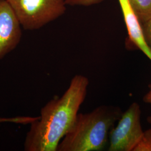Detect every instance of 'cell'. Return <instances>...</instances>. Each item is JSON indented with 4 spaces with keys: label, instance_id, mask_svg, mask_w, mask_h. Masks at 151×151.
Listing matches in <instances>:
<instances>
[{
    "label": "cell",
    "instance_id": "6da1fadb",
    "mask_svg": "<svg viewBox=\"0 0 151 151\" xmlns=\"http://www.w3.org/2000/svg\"><path fill=\"white\" fill-rule=\"evenodd\" d=\"M89 81L77 75L61 97L50 100L32 122L24 142L26 151H57L60 142L74 124L87 93Z\"/></svg>",
    "mask_w": 151,
    "mask_h": 151
},
{
    "label": "cell",
    "instance_id": "7a4b0ae2",
    "mask_svg": "<svg viewBox=\"0 0 151 151\" xmlns=\"http://www.w3.org/2000/svg\"><path fill=\"white\" fill-rule=\"evenodd\" d=\"M123 112L113 106L101 105L87 113H78L70 130L60 142L57 151H101Z\"/></svg>",
    "mask_w": 151,
    "mask_h": 151
},
{
    "label": "cell",
    "instance_id": "3957f363",
    "mask_svg": "<svg viewBox=\"0 0 151 151\" xmlns=\"http://www.w3.org/2000/svg\"><path fill=\"white\" fill-rule=\"evenodd\" d=\"M27 30L43 27L63 15L66 10L64 0H6Z\"/></svg>",
    "mask_w": 151,
    "mask_h": 151
},
{
    "label": "cell",
    "instance_id": "277c9868",
    "mask_svg": "<svg viewBox=\"0 0 151 151\" xmlns=\"http://www.w3.org/2000/svg\"><path fill=\"white\" fill-rule=\"evenodd\" d=\"M141 113L140 105L136 102L123 113L118 124L110 132L108 151H134L144 132Z\"/></svg>",
    "mask_w": 151,
    "mask_h": 151
},
{
    "label": "cell",
    "instance_id": "5b68a950",
    "mask_svg": "<svg viewBox=\"0 0 151 151\" xmlns=\"http://www.w3.org/2000/svg\"><path fill=\"white\" fill-rule=\"evenodd\" d=\"M22 25L6 0H0V60L16 48L22 37Z\"/></svg>",
    "mask_w": 151,
    "mask_h": 151
},
{
    "label": "cell",
    "instance_id": "8992f818",
    "mask_svg": "<svg viewBox=\"0 0 151 151\" xmlns=\"http://www.w3.org/2000/svg\"><path fill=\"white\" fill-rule=\"evenodd\" d=\"M118 1L128 32L127 46L130 48L142 51L151 61V49L146 43L141 23L130 5L129 0Z\"/></svg>",
    "mask_w": 151,
    "mask_h": 151
},
{
    "label": "cell",
    "instance_id": "52a82bcc",
    "mask_svg": "<svg viewBox=\"0 0 151 151\" xmlns=\"http://www.w3.org/2000/svg\"><path fill=\"white\" fill-rule=\"evenodd\" d=\"M130 4L140 23L151 18V0H129Z\"/></svg>",
    "mask_w": 151,
    "mask_h": 151
},
{
    "label": "cell",
    "instance_id": "ba28073f",
    "mask_svg": "<svg viewBox=\"0 0 151 151\" xmlns=\"http://www.w3.org/2000/svg\"><path fill=\"white\" fill-rule=\"evenodd\" d=\"M134 151H151V129L144 131L143 136Z\"/></svg>",
    "mask_w": 151,
    "mask_h": 151
},
{
    "label": "cell",
    "instance_id": "9c48e42d",
    "mask_svg": "<svg viewBox=\"0 0 151 151\" xmlns=\"http://www.w3.org/2000/svg\"><path fill=\"white\" fill-rule=\"evenodd\" d=\"M39 116H16L13 118H3L0 117V123H13L16 124H30L34 121L38 120Z\"/></svg>",
    "mask_w": 151,
    "mask_h": 151
},
{
    "label": "cell",
    "instance_id": "30bf717a",
    "mask_svg": "<svg viewBox=\"0 0 151 151\" xmlns=\"http://www.w3.org/2000/svg\"><path fill=\"white\" fill-rule=\"evenodd\" d=\"M66 5L91 6L100 4L105 0H64Z\"/></svg>",
    "mask_w": 151,
    "mask_h": 151
},
{
    "label": "cell",
    "instance_id": "8fae6325",
    "mask_svg": "<svg viewBox=\"0 0 151 151\" xmlns=\"http://www.w3.org/2000/svg\"><path fill=\"white\" fill-rule=\"evenodd\" d=\"M141 25L146 43L151 49V18Z\"/></svg>",
    "mask_w": 151,
    "mask_h": 151
},
{
    "label": "cell",
    "instance_id": "7c38bea8",
    "mask_svg": "<svg viewBox=\"0 0 151 151\" xmlns=\"http://www.w3.org/2000/svg\"><path fill=\"white\" fill-rule=\"evenodd\" d=\"M148 88H149V90L143 96V101L145 103L151 105V85H150L148 86ZM147 120L149 124H151V115L147 117Z\"/></svg>",
    "mask_w": 151,
    "mask_h": 151
}]
</instances>
